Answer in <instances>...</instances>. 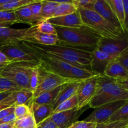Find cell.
Returning a JSON list of instances; mask_svg holds the SVG:
<instances>
[{
  "label": "cell",
  "instance_id": "cell-29",
  "mask_svg": "<svg viewBox=\"0 0 128 128\" xmlns=\"http://www.w3.org/2000/svg\"><path fill=\"white\" fill-rule=\"evenodd\" d=\"M78 105V98L76 94L71 98L66 100L64 102H62L61 104L59 105L54 110V113L69 111L72 109L77 108Z\"/></svg>",
  "mask_w": 128,
  "mask_h": 128
},
{
  "label": "cell",
  "instance_id": "cell-40",
  "mask_svg": "<svg viewBox=\"0 0 128 128\" xmlns=\"http://www.w3.org/2000/svg\"><path fill=\"white\" fill-rule=\"evenodd\" d=\"M96 124L92 122H86L84 121H77L75 122L71 128H95Z\"/></svg>",
  "mask_w": 128,
  "mask_h": 128
},
{
  "label": "cell",
  "instance_id": "cell-13",
  "mask_svg": "<svg viewBox=\"0 0 128 128\" xmlns=\"http://www.w3.org/2000/svg\"><path fill=\"white\" fill-rule=\"evenodd\" d=\"M94 11L102 16L112 26L120 31L124 32L120 21L106 0H95L94 3Z\"/></svg>",
  "mask_w": 128,
  "mask_h": 128
},
{
  "label": "cell",
  "instance_id": "cell-49",
  "mask_svg": "<svg viewBox=\"0 0 128 128\" xmlns=\"http://www.w3.org/2000/svg\"><path fill=\"white\" fill-rule=\"evenodd\" d=\"M8 64H0V74H1V72H2V71L4 70V68Z\"/></svg>",
  "mask_w": 128,
  "mask_h": 128
},
{
  "label": "cell",
  "instance_id": "cell-48",
  "mask_svg": "<svg viewBox=\"0 0 128 128\" xmlns=\"http://www.w3.org/2000/svg\"><path fill=\"white\" fill-rule=\"evenodd\" d=\"M11 93V91H6V92H0V102H2L5 98L8 97L10 94Z\"/></svg>",
  "mask_w": 128,
  "mask_h": 128
},
{
  "label": "cell",
  "instance_id": "cell-52",
  "mask_svg": "<svg viewBox=\"0 0 128 128\" xmlns=\"http://www.w3.org/2000/svg\"><path fill=\"white\" fill-rule=\"evenodd\" d=\"M10 25L7 24H2L0 23V27H10Z\"/></svg>",
  "mask_w": 128,
  "mask_h": 128
},
{
  "label": "cell",
  "instance_id": "cell-30",
  "mask_svg": "<svg viewBox=\"0 0 128 128\" xmlns=\"http://www.w3.org/2000/svg\"><path fill=\"white\" fill-rule=\"evenodd\" d=\"M35 27L36 30L39 32L48 34L57 35V31L54 26L50 23L48 20H44L41 21L36 26H35Z\"/></svg>",
  "mask_w": 128,
  "mask_h": 128
},
{
  "label": "cell",
  "instance_id": "cell-39",
  "mask_svg": "<svg viewBox=\"0 0 128 128\" xmlns=\"http://www.w3.org/2000/svg\"><path fill=\"white\" fill-rule=\"evenodd\" d=\"M116 60L124 67L128 72V48L117 58Z\"/></svg>",
  "mask_w": 128,
  "mask_h": 128
},
{
  "label": "cell",
  "instance_id": "cell-24",
  "mask_svg": "<svg viewBox=\"0 0 128 128\" xmlns=\"http://www.w3.org/2000/svg\"><path fill=\"white\" fill-rule=\"evenodd\" d=\"M58 3L53 18L66 16L75 12L78 9L74 5L72 0L71 1H56Z\"/></svg>",
  "mask_w": 128,
  "mask_h": 128
},
{
  "label": "cell",
  "instance_id": "cell-17",
  "mask_svg": "<svg viewBox=\"0 0 128 128\" xmlns=\"http://www.w3.org/2000/svg\"><path fill=\"white\" fill-rule=\"evenodd\" d=\"M29 107L36 125L48 119L54 114V109L51 105L38 104L32 101Z\"/></svg>",
  "mask_w": 128,
  "mask_h": 128
},
{
  "label": "cell",
  "instance_id": "cell-27",
  "mask_svg": "<svg viewBox=\"0 0 128 128\" xmlns=\"http://www.w3.org/2000/svg\"><path fill=\"white\" fill-rule=\"evenodd\" d=\"M37 0H10L8 2L0 6V11H15L20 8L32 4Z\"/></svg>",
  "mask_w": 128,
  "mask_h": 128
},
{
  "label": "cell",
  "instance_id": "cell-50",
  "mask_svg": "<svg viewBox=\"0 0 128 128\" xmlns=\"http://www.w3.org/2000/svg\"><path fill=\"white\" fill-rule=\"evenodd\" d=\"M10 1V0H0V6H2V5L4 4L7 3Z\"/></svg>",
  "mask_w": 128,
  "mask_h": 128
},
{
  "label": "cell",
  "instance_id": "cell-6",
  "mask_svg": "<svg viewBox=\"0 0 128 128\" xmlns=\"http://www.w3.org/2000/svg\"><path fill=\"white\" fill-rule=\"evenodd\" d=\"M39 84L33 92L34 98L41 94L54 90L56 88L66 83L76 82L70 79L48 72L42 69L39 64Z\"/></svg>",
  "mask_w": 128,
  "mask_h": 128
},
{
  "label": "cell",
  "instance_id": "cell-34",
  "mask_svg": "<svg viewBox=\"0 0 128 128\" xmlns=\"http://www.w3.org/2000/svg\"><path fill=\"white\" fill-rule=\"evenodd\" d=\"M14 113L16 120H21L32 114L30 107L26 105H19L14 107Z\"/></svg>",
  "mask_w": 128,
  "mask_h": 128
},
{
  "label": "cell",
  "instance_id": "cell-33",
  "mask_svg": "<svg viewBox=\"0 0 128 128\" xmlns=\"http://www.w3.org/2000/svg\"><path fill=\"white\" fill-rule=\"evenodd\" d=\"M0 23L11 25L17 23L14 11H0Z\"/></svg>",
  "mask_w": 128,
  "mask_h": 128
},
{
  "label": "cell",
  "instance_id": "cell-19",
  "mask_svg": "<svg viewBox=\"0 0 128 128\" xmlns=\"http://www.w3.org/2000/svg\"><path fill=\"white\" fill-rule=\"evenodd\" d=\"M104 75L114 80H121L128 77V72L119 61L114 60L106 66Z\"/></svg>",
  "mask_w": 128,
  "mask_h": 128
},
{
  "label": "cell",
  "instance_id": "cell-2",
  "mask_svg": "<svg viewBox=\"0 0 128 128\" xmlns=\"http://www.w3.org/2000/svg\"><path fill=\"white\" fill-rule=\"evenodd\" d=\"M29 42L33 47L51 57L64 61L73 66L91 70L92 52L58 44L45 46L35 42Z\"/></svg>",
  "mask_w": 128,
  "mask_h": 128
},
{
  "label": "cell",
  "instance_id": "cell-35",
  "mask_svg": "<svg viewBox=\"0 0 128 128\" xmlns=\"http://www.w3.org/2000/svg\"><path fill=\"white\" fill-rule=\"evenodd\" d=\"M30 8V10L31 11V13L33 15L34 17L38 20L39 21H44L41 18V10H42V1L37 0L34 2L28 5Z\"/></svg>",
  "mask_w": 128,
  "mask_h": 128
},
{
  "label": "cell",
  "instance_id": "cell-9",
  "mask_svg": "<svg viewBox=\"0 0 128 128\" xmlns=\"http://www.w3.org/2000/svg\"><path fill=\"white\" fill-rule=\"evenodd\" d=\"M35 26L22 30L0 27V45L14 44L20 41H30Z\"/></svg>",
  "mask_w": 128,
  "mask_h": 128
},
{
  "label": "cell",
  "instance_id": "cell-21",
  "mask_svg": "<svg viewBox=\"0 0 128 128\" xmlns=\"http://www.w3.org/2000/svg\"><path fill=\"white\" fill-rule=\"evenodd\" d=\"M28 42H35L45 46H52L56 45L58 43V38L57 35L48 34L42 32H39L36 30H34L31 34V40Z\"/></svg>",
  "mask_w": 128,
  "mask_h": 128
},
{
  "label": "cell",
  "instance_id": "cell-10",
  "mask_svg": "<svg viewBox=\"0 0 128 128\" xmlns=\"http://www.w3.org/2000/svg\"><path fill=\"white\" fill-rule=\"evenodd\" d=\"M128 48V38L121 40L101 38L96 48L107 53L112 60H114Z\"/></svg>",
  "mask_w": 128,
  "mask_h": 128
},
{
  "label": "cell",
  "instance_id": "cell-1",
  "mask_svg": "<svg viewBox=\"0 0 128 128\" xmlns=\"http://www.w3.org/2000/svg\"><path fill=\"white\" fill-rule=\"evenodd\" d=\"M58 38V45L68 46L92 52L97 46L101 36L84 26L80 28L55 26Z\"/></svg>",
  "mask_w": 128,
  "mask_h": 128
},
{
  "label": "cell",
  "instance_id": "cell-15",
  "mask_svg": "<svg viewBox=\"0 0 128 128\" xmlns=\"http://www.w3.org/2000/svg\"><path fill=\"white\" fill-rule=\"evenodd\" d=\"M111 61H112V60L110 55L95 48L92 52L91 70L98 75H104L106 66Z\"/></svg>",
  "mask_w": 128,
  "mask_h": 128
},
{
  "label": "cell",
  "instance_id": "cell-31",
  "mask_svg": "<svg viewBox=\"0 0 128 128\" xmlns=\"http://www.w3.org/2000/svg\"><path fill=\"white\" fill-rule=\"evenodd\" d=\"M36 126L32 114L15 121V128H36Z\"/></svg>",
  "mask_w": 128,
  "mask_h": 128
},
{
  "label": "cell",
  "instance_id": "cell-45",
  "mask_svg": "<svg viewBox=\"0 0 128 128\" xmlns=\"http://www.w3.org/2000/svg\"><path fill=\"white\" fill-rule=\"evenodd\" d=\"M116 82L124 90L128 91V77L124 79L116 80Z\"/></svg>",
  "mask_w": 128,
  "mask_h": 128
},
{
  "label": "cell",
  "instance_id": "cell-26",
  "mask_svg": "<svg viewBox=\"0 0 128 128\" xmlns=\"http://www.w3.org/2000/svg\"><path fill=\"white\" fill-rule=\"evenodd\" d=\"M42 1V10L41 16L43 20H49L54 17L55 10L58 3L57 1Z\"/></svg>",
  "mask_w": 128,
  "mask_h": 128
},
{
  "label": "cell",
  "instance_id": "cell-41",
  "mask_svg": "<svg viewBox=\"0 0 128 128\" xmlns=\"http://www.w3.org/2000/svg\"><path fill=\"white\" fill-rule=\"evenodd\" d=\"M36 128H58V127L52 121L51 117H50L47 120L42 121L40 124H39L38 125H37Z\"/></svg>",
  "mask_w": 128,
  "mask_h": 128
},
{
  "label": "cell",
  "instance_id": "cell-22",
  "mask_svg": "<svg viewBox=\"0 0 128 128\" xmlns=\"http://www.w3.org/2000/svg\"><path fill=\"white\" fill-rule=\"evenodd\" d=\"M14 13L17 19V23L28 24L31 25L32 27L36 26L40 22L38 20L34 17L28 5L16 10Z\"/></svg>",
  "mask_w": 128,
  "mask_h": 128
},
{
  "label": "cell",
  "instance_id": "cell-14",
  "mask_svg": "<svg viewBox=\"0 0 128 128\" xmlns=\"http://www.w3.org/2000/svg\"><path fill=\"white\" fill-rule=\"evenodd\" d=\"M34 98L33 92L26 90L12 91L0 104L9 107H15L19 105L30 106Z\"/></svg>",
  "mask_w": 128,
  "mask_h": 128
},
{
  "label": "cell",
  "instance_id": "cell-38",
  "mask_svg": "<svg viewBox=\"0 0 128 128\" xmlns=\"http://www.w3.org/2000/svg\"><path fill=\"white\" fill-rule=\"evenodd\" d=\"M128 123V120L112 122H107L102 124H97L95 128H126Z\"/></svg>",
  "mask_w": 128,
  "mask_h": 128
},
{
  "label": "cell",
  "instance_id": "cell-32",
  "mask_svg": "<svg viewBox=\"0 0 128 128\" xmlns=\"http://www.w3.org/2000/svg\"><path fill=\"white\" fill-rule=\"evenodd\" d=\"M18 86L14 82L5 78L0 76V92H6V91H16L21 90Z\"/></svg>",
  "mask_w": 128,
  "mask_h": 128
},
{
  "label": "cell",
  "instance_id": "cell-28",
  "mask_svg": "<svg viewBox=\"0 0 128 128\" xmlns=\"http://www.w3.org/2000/svg\"><path fill=\"white\" fill-rule=\"evenodd\" d=\"M128 120V100L108 120V122Z\"/></svg>",
  "mask_w": 128,
  "mask_h": 128
},
{
  "label": "cell",
  "instance_id": "cell-8",
  "mask_svg": "<svg viewBox=\"0 0 128 128\" xmlns=\"http://www.w3.org/2000/svg\"><path fill=\"white\" fill-rule=\"evenodd\" d=\"M126 101H119L110 102L95 108L93 112L84 121L95 124L107 122L110 118L125 104Z\"/></svg>",
  "mask_w": 128,
  "mask_h": 128
},
{
  "label": "cell",
  "instance_id": "cell-23",
  "mask_svg": "<svg viewBox=\"0 0 128 128\" xmlns=\"http://www.w3.org/2000/svg\"><path fill=\"white\" fill-rule=\"evenodd\" d=\"M62 85L56 88L54 90L41 94L38 97L33 98V101L38 104L41 105H51L52 106L54 101L60 93Z\"/></svg>",
  "mask_w": 128,
  "mask_h": 128
},
{
  "label": "cell",
  "instance_id": "cell-46",
  "mask_svg": "<svg viewBox=\"0 0 128 128\" xmlns=\"http://www.w3.org/2000/svg\"><path fill=\"white\" fill-rule=\"evenodd\" d=\"M10 61L2 52L0 51V64H10Z\"/></svg>",
  "mask_w": 128,
  "mask_h": 128
},
{
  "label": "cell",
  "instance_id": "cell-42",
  "mask_svg": "<svg viewBox=\"0 0 128 128\" xmlns=\"http://www.w3.org/2000/svg\"><path fill=\"white\" fill-rule=\"evenodd\" d=\"M125 11V19L123 25V30L128 36V0H123Z\"/></svg>",
  "mask_w": 128,
  "mask_h": 128
},
{
  "label": "cell",
  "instance_id": "cell-3",
  "mask_svg": "<svg viewBox=\"0 0 128 128\" xmlns=\"http://www.w3.org/2000/svg\"><path fill=\"white\" fill-rule=\"evenodd\" d=\"M128 100V91L119 86L116 80L102 75L98 76L96 93L89 106L95 109L110 102Z\"/></svg>",
  "mask_w": 128,
  "mask_h": 128
},
{
  "label": "cell",
  "instance_id": "cell-12",
  "mask_svg": "<svg viewBox=\"0 0 128 128\" xmlns=\"http://www.w3.org/2000/svg\"><path fill=\"white\" fill-rule=\"evenodd\" d=\"M88 108H90V106H86L80 110L74 108L69 111L56 112L51 116V119L58 128H70L77 122L80 115Z\"/></svg>",
  "mask_w": 128,
  "mask_h": 128
},
{
  "label": "cell",
  "instance_id": "cell-53",
  "mask_svg": "<svg viewBox=\"0 0 128 128\" xmlns=\"http://www.w3.org/2000/svg\"><path fill=\"white\" fill-rule=\"evenodd\" d=\"M126 128H128V125H127V127H126Z\"/></svg>",
  "mask_w": 128,
  "mask_h": 128
},
{
  "label": "cell",
  "instance_id": "cell-4",
  "mask_svg": "<svg viewBox=\"0 0 128 128\" xmlns=\"http://www.w3.org/2000/svg\"><path fill=\"white\" fill-rule=\"evenodd\" d=\"M83 26L88 28L101 38L121 40L128 38L124 32L120 31L110 24L94 10L78 9Z\"/></svg>",
  "mask_w": 128,
  "mask_h": 128
},
{
  "label": "cell",
  "instance_id": "cell-7",
  "mask_svg": "<svg viewBox=\"0 0 128 128\" xmlns=\"http://www.w3.org/2000/svg\"><path fill=\"white\" fill-rule=\"evenodd\" d=\"M0 51L7 57L10 62H30L39 64L40 60L36 55L14 44L0 45Z\"/></svg>",
  "mask_w": 128,
  "mask_h": 128
},
{
  "label": "cell",
  "instance_id": "cell-5",
  "mask_svg": "<svg viewBox=\"0 0 128 128\" xmlns=\"http://www.w3.org/2000/svg\"><path fill=\"white\" fill-rule=\"evenodd\" d=\"M38 64L30 62H11L4 68L0 76L10 80L21 90H30L31 71Z\"/></svg>",
  "mask_w": 128,
  "mask_h": 128
},
{
  "label": "cell",
  "instance_id": "cell-25",
  "mask_svg": "<svg viewBox=\"0 0 128 128\" xmlns=\"http://www.w3.org/2000/svg\"><path fill=\"white\" fill-rule=\"evenodd\" d=\"M106 1L113 11L114 13L117 17L118 20L120 21V24L123 29L125 19V11L123 0H106Z\"/></svg>",
  "mask_w": 128,
  "mask_h": 128
},
{
  "label": "cell",
  "instance_id": "cell-16",
  "mask_svg": "<svg viewBox=\"0 0 128 128\" xmlns=\"http://www.w3.org/2000/svg\"><path fill=\"white\" fill-rule=\"evenodd\" d=\"M53 26L70 28H80L83 26L80 12H75L60 17L52 18L48 20Z\"/></svg>",
  "mask_w": 128,
  "mask_h": 128
},
{
  "label": "cell",
  "instance_id": "cell-54",
  "mask_svg": "<svg viewBox=\"0 0 128 128\" xmlns=\"http://www.w3.org/2000/svg\"><path fill=\"white\" fill-rule=\"evenodd\" d=\"M70 128H71V127H70Z\"/></svg>",
  "mask_w": 128,
  "mask_h": 128
},
{
  "label": "cell",
  "instance_id": "cell-51",
  "mask_svg": "<svg viewBox=\"0 0 128 128\" xmlns=\"http://www.w3.org/2000/svg\"><path fill=\"white\" fill-rule=\"evenodd\" d=\"M7 108H9V106H6V105H3V104H0V111H1V110H4V109Z\"/></svg>",
  "mask_w": 128,
  "mask_h": 128
},
{
  "label": "cell",
  "instance_id": "cell-37",
  "mask_svg": "<svg viewBox=\"0 0 128 128\" xmlns=\"http://www.w3.org/2000/svg\"><path fill=\"white\" fill-rule=\"evenodd\" d=\"M95 0H72L74 5L76 8L88 10H94V3Z\"/></svg>",
  "mask_w": 128,
  "mask_h": 128
},
{
  "label": "cell",
  "instance_id": "cell-47",
  "mask_svg": "<svg viewBox=\"0 0 128 128\" xmlns=\"http://www.w3.org/2000/svg\"><path fill=\"white\" fill-rule=\"evenodd\" d=\"M0 128H15V121L14 122H10V123L0 124Z\"/></svg>",
  "mask_w": 128,
  "mask_h": 128
},
{
  "label": "cell",
  "instance_id": "cell-18",
  "mask_svg": "<svg viewBox=\"0 0 128 128\" xmlns=\"http://www.w3.org/2000/svg\"><path fill=\"white\" fill-rule=\"evenodd\" d=\"M80 83L81 82H71L62 85L60 93L58 94L57 98L52 105L54 111L62 102L71 98L76 94Z\"/></svg>",
  "mask_w": 128,
  "mask_h": 128
},
{
  "label": "cell",
  "instance_id": "cell-43",
  "mask_svg": "<svg viewBox=\"0 0 128 128\" xmlns=\"http://www.w3.org/2000/svg\"><path fill=\"white\" fill-rule=\"evenodd\" d=\"M14 112V107H9L0 111V120L11 114Z\"/></svg>",
  "mask_w": 128,
  "mask_h": 128
},
{
  "label": "cell",
  "instance_id": "cell-44",
  "mask_svg": "<svg viewBox=\"0 0 128 128\" xmlns=\"http://www.w3.org/2000/svg\"><path fill=\"white\" fill-rule=\"evenodd\" d=\"M16 121V118L15 116L14 113H12L11 114L8 115L6 117L0 120V124L5 123H10V122H14Z\"/></svg>",
  "mask_w": 128,
  "mask_h": 128
},
{
  "label": "cell",
  "instance_id": "cell-36",
  "mask_svg": "<svg viewBox=\"0 0 128 128\" xmlns=\"http://www.w3.org/2000/svg\"><path fill=\"white\" fill-rule=\"evenodd\" d=\"M39 64L35 66L31 71L30 76V90L34 92L39 84Z\"/></svg>",
  "mask_w": 128,
  "mask_h": 128
},
{
  "label": "cell",
  "instance_id": "cell-11",
  "mask_svg": "<svg viewBox=\"0 0 128 128\" xmlns=\"http://www.w3.org/2000/svg\"><path fill=\"white\" fill-rule=\"evenodd\" d=\"M98 76L84 80L80 83L76 92V96L78 101L77 109L78 110L89 106L90 102L94 96L96 91L97 79Z\"/></svg>",
  "mask_w": 128,
  "mask_h": 128
},
{
  "label": "cell",
  "instance_id": "cell-20",
  "mask_svg": "<svg viewBox=\"0 0 128 128\" xmlns=\"http://www.w3.org/2000/svg\"><path fill=\"white\" fill-rule=\"evenodd\" d=\"M96 76L98 75L92 72L91 70L73 66L70 72L66 74V78L76 82H81Z\"/></svg>",
  "mask_w": 128,
  "mask_h": 128
}]
</instances>
